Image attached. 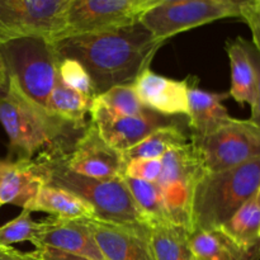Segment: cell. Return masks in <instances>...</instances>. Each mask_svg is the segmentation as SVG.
<instances>
[{"instance_id": "29", "label": "cell", "mask_w": 260, "mask_h": 260, "mask_svg": "<svg viewBox=\"0 0 260 260\" xmlns=\"http://www.w3.org/2000/svg\"><path fill=\"white\" fill-rule=\"evenodd\" d=\"M161 159H135L124 164L122 177L156 183L161 174Z\"/></svg>"}, {"instance_id": "18", "label": "cell", "mask_w": 260, "mask_h": 260, "mask_svg": "<svg viewBox=\"0 0 260 260\" xmlns=\"http://www.w3.org/2000/svg\"><path fill=\"white\" fill-rule=\"evenodd\" d=\"M43 185L46 179L36 160L10 161L0 182V206L25 208Z\"/></svg>"}, {"instance_id": "25", "label": "cell", "mask_w": 260, "mask_h": 260, "mask_svg": "<svg viewBox=\"0 0 260 260\" xmlns=\"http://www.w3.org/2000/svg\"><path fill=\"white\" fill-rule=\"evenodd\" d=\"M124 184L128 188L132 198L142 215L147 220L149 225L159 222H170L169 215L165 208L161 189L156 183L144 182V180L132 179L122 177Z\"/></svg>"}, {"instance_id": "11", "label": "cell", "mask_w": 260, "mask_h": 260, "mask_svg": "<svg viewBox=\"0 0 260 260\" xmlns=\"http://www.w3.org/2000/svg\"><path fill=\"white\" fill-rule=\"evenodd\" d=\"M89 114L91 117L90 122L98 129L102 139L121 154L140 144L155 129L177 122L150 109L139 116L114 113L95 98L93 99Z\"/></svg>"}, {"instance_id": "20", "label": "cell", "mask_w": 260, "mask_h": 260, "mask_svg": "<svg viewBox=\"0 0 260 260\" xmlns=\"http://www.w3.org/2000/svg\"><path fill=\"white\" fill-rule=\"evenodd\" d=\"M23 210L30 212H45L51 217L75 220V218H95L94 208L83 198L74 193L53 185H43L32 202Z\"/></svg>"}, {"instance_id": "24", "label": "cell", "mask_w": 260, "mask_h": 260, "mask_svg": "<svg viewBox=\"0 0 260 260\" xmlns=\"http://www.w3.org/2000/svg\"><path fill=\"white\" fill-rule=\"evenodd\" d=\"M189 245L197 260H245L220 230L189 231Z\"/></svg>"}, {"instance_id": "8", "label": "cell", "mask_w": 260, "mask_h": 260, "mask_svg": "<svg viewBox=\"0 0 260 260\" xmlns=\"http://www.w3.org/2000/svg\"><path fill=\"white\" fill-rule=\"evenodd\" d=\"M161 161V174L156 184L161 189L170 222L189 228L193 189L207 172L190 141L170 150Z\"/></svg>"}, {"instance_id": "39", "label": "cell", "mask_w": 260, "mask_h": 260, "mask_svg": "<svg viewBox=\"0 0 260 260\" xmlns=\"http://www.w3.org/2000/svg\"><path fill=\"white\" fill-rule=\"evenodd\" d=\"M0 207H2V206H0Z\"/></svg>"}, {"instance_id": "34", "label": "cell", "mask_w": 260, "mask_h": 260, "mask_svg": "<svg viewBox=\"0 0 260 260\" xmlns=\"http://www.w3.org/2000/svg\"><path fill=\"white\" fill-rule=\"evenodd\" d=\"M169 2H178V0H150V8L155 7V5L162 4V3ZM205 2H220V3H228V4H234L236 7H245V5L251 4V3L256 2V0H205Z\"/></svg>"}, {"instance_id": "16", "label": "cell", "mask_w": 260, "mask_h": 260, "mask_svg": "<svg viewBox=\"0 0 260 260\" xmlns=\"http://www.w3.org/2000/svg\"><path fill=\"white\" fill-rule=\"evenodd\" d=\"M229 93H212L198 86V79L189 76L188 88V124L192 129L190 135L210 134L221 124L230 121L223 101L229 98Z\"/></svg>"}, {"instance_id": "9", "label": "cell", "mask_w": 260, "mask_h": 260, "mask_svg": "<svg viewBox=\"0 0 260 260\" xmlns=\"http://www.w3.org/2000/svg\"><path fill=\"white\" fill-rule=\"evenodd\" d=\"M240 7L220 2L178 0L155 5L144 13L139 22L156 40L169 38L225 18H240Z\"/></svg>"}, {"instance_id": "37", "label": "cell", "mask_w": 260, "mask_h": 260, "mask_svg": "<svg viewBox=\"0 0 260 260\" xmlns=\"http://www.w3.org/2000/svg\"><path fill=\"white\" fill-rule=\"evenodd\" d=\"M258 193L260 194V184H259V189H258Z\"/></svg>"}, {"instance_id": "22", "label": "cell", "mask_w": 260, "mask_h": 260, "mask_svg": "<svg viewBox=\"0 0 260 260\" xmlns=\"http://www.w3.org/2000/svg\"><path fill=\"white\" fill-rule=\"evenodd\" d=\"M188 142L189 137L180 128L179 123L174 122L155 129L140 144L123 152L122 156L124 164L135 159H161L170 150L183 146Z\"/></svg>"}, {"instance_id": "12", "label": "cell", "mask_w": 260, "mask_h": 260, "mask_svg": "<svg viewBox=\"0 0 260 260\" xmlns=\"http://www.w3.org/2000/svg\"><path fill=\"white\" fill-rule=\"evenodd\" d=\"M65 164L73 172L95 179L122 177L124 169L121 152L112 149L99 135L91 122L76 140L73 151L65 157Z\"/></svg>"}, {"instance_id": "35", "label": "cell", "mask_w": 260, "mask_h": 260, "mask_svg": "<svg viewBox=\"0 0 260 260\" xmlns=\"http://www.w3.org/2000/svg\"><path fill=\"white\" fill-rule=\"evenodd\" d=\"M8 83H9V76H8L7 66H5L2 55H0V95L7 90Z\"/></svg>"}, {"instance_id": "31", "label": "cell", "mask_w": 260, "mask_h": 260, "mask_svg": "<svg viewBox=\"0 0 260 260\" xmlns=\"http://www.w3.org/2000/svg\"><path fill=\"white\" fill-rule=\"evenodd\" d=\"M249 52H250V57L253 60L256 73V95L255 102H254L253 107H251L250 121L260 127V56L251 42L249 43Z\"/></svg>"}, {"instance_id": "1", "label": "cell", "mask_w": 260, "mask_h": 260, "mask_svg": "<svg viewBox=\"0 0 260 260\" xmlns=\"http://www.w3.org/2000/svg\"><path fill=\"white\" fill-rule=\"evenodd\" d=\"M140 22L118 29L65 36L52 41L58 58H74L85 68L95 96L132 84L162 46Z\"/></svg>"}, {"instance_id": "5", "label": "cell", "mask_w": 260, "mask_h": 260, "mask_svg": "<svg viewBox=\"0 0 260 260\" xmlns=\"http://www.w3.org/2000/svg\"><path fill=\"white\" fill-rule=\"evenodd\" d=\"M8 75L23 93L45 107L57 81L58 57L52 41L45 37H20L0 45Z\"/></svg>"}, {"instance_id": "32", "label": "cell", "mask_w": 260, "mask_h": 260, "mask_svg": "<svg viewBox=\"0 0 260 260\" xmlns=\"http://www.w3.org/2000/svg\"><path fill=\"white\" fill-rule=\"evenodd\" d=\"M32 253L41 260H94L85 258V256L74 255V254L65 253V251L56 250L52 248H40L36 249Z\"/></svg>"}, {"instance_id": "2", "label": "cell", "mask_w": 260, "mask_h": 260, "mask_svg": "<svg viewBox=\"0 0 260 260\" xmlns=\"http://www.w3.org/2000/svg\"><path fill=\"white\" fill-rule=\"evenodd\" d=\"M0 123L9 140L8 161L68 156L86 127L50 113L25 95L10 76L0 95Z\"/></svg>"}, {"instance_id": "14", "label": "cell", "mask_w": 260, "mask_h": 260, "mask_svg": "<svg viewBox=\"0 0 260 260\" xmlns=\"http://www.w3.org/2000/svg\"><path fill=\"white\" fill-rule=\"evenodd\" d=\"M33 245L36 249L52 248L89 259L106 260L88 218L63 220L51 217L40 221L37 222V236Z\"/></svg>"}, {"instance_id": "33", "label": "cell", "mask_w": 260, "mask_h": 260, "mask_svg": "<svg viewBox=\"0 0 260 260\" xmlns=\"http://www.w3.org/2000/svg\"><path fill=\"white\" fill-rule=\"evenodd\" d=\"M0 260H41L35 254L22 253V251L15 250L12 246L0 245Z\"/></svg>"}, {"instance_id": "4", "label": "cell", "mask_w": 260, "mask_h": 260, "mask_svg": "<svg viewBox=\"0 0 260 260\" xmlns=\"http://www.w3.org/2000/svg\"><path fill=\"white\" fill-rule=\"evenodd\" d=\"M66 156L35 159L46 179V185L60 187L88 202L95 220L112 223H145V216L135 203L122 177L95 179L78 174L65 164ZM150 226V225H149Z\"/></svg>"}, {"instance_id": "23", "label": "cell", "mask_w": 260, "mask_h": 260, "mask_svg": "<svg viewBox=\"0 0 260 260\" xmlns=\"http://www.w3.org/2000/svg\"><path fill=\"white\" fill-rule=\"evenodd\" d=\"M93 99V96L68 88L57 78V81L47 98L46 109L50 113L76 126H86L88 122L85 121V117L90 112Z\"/></svg>"}, {"instance_id": "21", "label": "cell", "mask_w": 260, "mask_h": 260, "mask_svg": "<svg viewBox=\"0 0 260 260\" xmlns=\"http://www.w3.org/2000/svg\"><path fill=\"white\" fill-rule=\"evenodd\" d=\"M150 243L155 260H193L189 230L173 222L150 225Z\"/></svg>"}, {"instance_id": "15", "label": "cell", "mask_w": 260, "mask_h": 260, "mask_svg": "<svg viewBox=\"0 0 260 260\" xmlns=\"http://www.w3.org/2000/svg\"><path fill=\"white\" fill-rule=\"evenodd\" d=\"M132 85L141 103L150 111L165 117L188 114L189 78L175 80L146 68Z\"/></svg>"}, {"instance_id": "36", "label": "cell", "mask_w": 260, "mask_h": 260, "mask_svg": "<svg viewBox=\"0 0 260 260\" xmlns=\"http://www.w3.org/2000/svg\"><path fill=\"white\" fill-rule=\"evenodd\" d=\"M9 162L10 161H8V160H0V182H2L4 173L7 172L8 167H9Z\"/></svg>"}, {"instance_id": "7", "label": "cell", "mask_w": 260, "mask_h": 260, "mask_svg": "<svg viewBox=\"0 0 260 260\" xmlns=\"http://www.w3.org/2000/svg\"><path fill=\"white\" fill-rule=\"evenodd\" d=\"M73 0H0V45L20 37L53 41L66 27Z\"/></svg>"}, {"instance_id": "19", "label": "cell", "mask_w": 260, "mask_h": 260, "mask_svg": "<svg viewBox=\"0 0 260 260\" xmlns=\"http://www.w3.org/2000/svg\"><path fill=\"white\" fill-rule=\"evenodd\" d=\"M249 41L243 37L226 41V52L230 60L231 88L229 95L239 104H249L250 108L255 102L256 73L249 52Z\"/></svg>"}, {"instance_id": "28", "label": "cell", "mask_w": 260, "mask_h": 260, "mask_svg": "<svg viewBox=\"0 0 260 260\" xmlns=\"http://www.w3.org/2000/svg\"><path fill=\"white\" fill-rule=\"evenodd\" d=\"M57 78L63 85L89 96H95L90 75L79 61L74 58H58Z\"/></svg>"}, {"instance_id": "10", "label": "cell", "mask_w": 260, "mask_h": 260, "mask_svg": "<svg viewBox=\"0 0 260 260\" xmlns=\"http://www.w3.org/2000/svg\"><path fill=\"white\" fill-rule=\"evenodd\" d=\"M149 9L150 0H73L58 38L128 27Z\"/></svg>"}, {"instance_id": "3", "label": "cell", "mask_w": 260, "mask_h": 260, "mask_svg": "<svg viewBox=\"0 0 260 260\" xmlns=\"http://www.w3.org/2000/svg\"><path fill=\"white\" fill-rule=\"evenodd\" d=\"M260 184V156L220 172H207L194 185L190 230H217L248 202Z\"/></svg>"}, {"instance_id": "30", "label": "cell", "mask_w": 260, "mask_h": 260, "mask_svg": "<svg viewBox=\"0 0 260 260\" xmlns=\"http://www.w3.org/2000/svg\"><path fill=\"white\" fill-rule=\"evenodd\" d=\"M240 18L250 28L253 46L260 56V0L245 5L240 10Z\"/></svg>"}, {"instance_id": "6", "label": "cell", "mask_w": 260, "mask_h": 260, "mask_svg": "<svg viewBox=\"0 0 260 260\" xmlns=\"http://www.w3.org/2000/svg\"><path fill=\"white\" fill-rule=\"evenodd\" d=\"M206 172H220L260 156V127L250 119L231 118L210 134L190 135Z\"/></svg>"}, {"instance_id": "17", "label": "cell", "mask_w": 260, "mask_h": 260, "mask_svg": "<svg viewBox=\"0 0 260 260\" xmlns=\"http://www.w3.org/2000/svg\"><path fill=\"white\" fill-rule=\"evenodd\" d=\"M220 230L244 255L245 260L260 259V194L244 203Z\"/></svg>"}, {"instance_id": "26", "label": "cell", "mask_w": 260, "mask_h": 260, "mask_svg": "<svg viewBox=\"0 0 260 260\" xmlns=\"http://www.w3.org/2000/svg\"><path fill=\"white\" fill-rule=\"evenodd\" d=\"M94 98L114 113L123 116H139L147 111L137 96L132 84L113 86Z\"/></svg>"}, {"instance_id": "38", "label": "cell", "mask_w": 260, "mask_h": 260, "mask_svg": "<svg viewBox=\"0 0 260 260\" xmlns=\"http://www.w3.org/2000/svg\"><path fill=\"white\" fill-rule=\"evenodd\" d=\"M193 260H197V259H194V258H193Z\"/></svg>"}, {"instance_id": "27", "label": "cell", "mask_w": 260, "mask_h": 260, "mask_svg": "<svg viewBox=\"0 0 260 260\" xmlns=\"http://www.w3.org/2000/svg\"><path fill=\"white\" fill-rule=\"evenodd\" d=\"M36 236L37 222L32 218V212L28 210H23L19 216L0 226V245L3 246H10L23 241H30L33 244Z\"/></svg>"}, {"instance_id": "13", "label": "cell", "mask_w": 260, "mask_h": 260, "mask_svg": "<svg viewBox=\"0 0 260 260\" xmlns=\"http://www.w3.org/2000/svg\"><path fill=\"white\" fill-rule=\"evenodd\" d=\"M90 225L106 260H155L149 225L112 223L95 218H91Z\"/></svg>"}]
</instances>
